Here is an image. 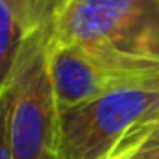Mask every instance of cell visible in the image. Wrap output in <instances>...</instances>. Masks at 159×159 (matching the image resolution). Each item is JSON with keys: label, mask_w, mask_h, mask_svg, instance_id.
Segmentation results:
<instances>
[{"label": "cell", "mask_w": 159, "mask_h": 159, "mask_svg": "<svg viewBox=\"0 0 159 159\" xmlns=\"http://www.w3.org/2000/svg\"><path fill=\"white\" fill-rule=\"evenodd\" d=\"M49 45H79L146 79H159V0H66Z\"/></svg>", "instance_id": "1"}, {"label": "cell", "mask_w": 159, "mask_h": 159, "mask_svg": "<svg viewBox=\"0 0 159 159\" xmlns=\"http://www.w3.org/2000/svg\"><path fill=\"white\" fill-rule=\"evenodd\" d=\"M66 0H0V98L30 47L52 30Z\"/></svg>", "instance_id": "5"}, {"label": "cell", "mask_w": 159, "mask_h": 159, "mask_svg": "<svg viewBox=\"0 0 159 159\" xmlns=\"http://www.w3.org/2000/svg\"><path fill=\"white\" fill-rule=\"evenodd\" d=\"M0 159H13L10 140V90L0 98Z\"/></svg>", "instance_id": "7"}, {"label": "cell", "mask_w": 159, "mask_h": 159, "mask_svg": "<svg viewBox=\"0 0 159 159\" xmlns=\"http://www.w3.org/2000/svg\"><path fill=\"white\" fill-rule=\"evenodd\" d=\"M112 159H159V122L137 133Z\"/></svg>", "instance_id": "6"}, {"label": "cell", "mask_w": 159, "mask_h": 159, "mask_svg": "<svg viewBox=\"0 0 159 159\" xmlns=\"http://www.w3.org/2000/svg\"><path fill=\"white\" fill-rule=\"evenodd\" d=\"M49 38L51 32L30 47L10 86L13 159H56L58 155L60 111L47 66Z\"/></svg>", "instance_id": "3"}, {"label": "cell", "mask_w": 159, "mask_h": 159, "mask_svg": "<svg viewBox=\"0 0 159 159\" xmlns=\"http://www.w3.org/2000/svg\"><path fill=\"white\" fill-rule=\"evenodd\" d=\"M47 66L60 112L86 105L125 86L159 81L137 75L79 45L47 43Z\"/></svg>", "instance_id": "4"}, {"label": "cell", "mask_w": 159, "mask_h": 159, "mask_svg": "<svg viewBox=\"0 0 159 159\" xmlns=\"http://www.w3.org/2000/svg\"><path fill=\"white\" fill-rule=\"evenodd\" d=\"M153 122H159V81L114 90L60 112L56 159H112Z\"/></svg>", "instance_id": "2"}]
</instances>
